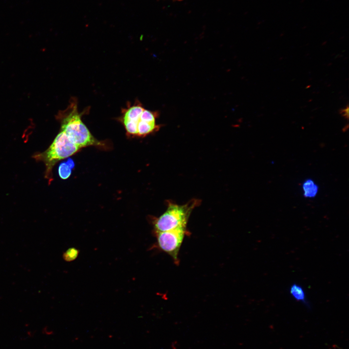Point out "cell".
Segmentation results:
<instances>
[{
  "mask_svg": "<svg viewBox=\"0 0 349 349\" xmlns=\"http://www.w3.org/2000/svg\"><path fill=\"white\" fill-rule=\"evenodd\" d=\"M85 112L79 111L77 99L71 97L68 107L59 116L61 130L80 149L89 146L105 147L104 143L95 138L83 122L81 117Z\"/></svg>",
  "mask_w": 349,
  "mask_h": 349,
  "instance_id": "obj_1",
  "label": "cell"
},
{
  "mask_svg": "<svg viewBox=\"0 0 349 349\" xmlns=\"http://www.w3.org/2000/svg\"><path fill=\"white\" fill-rule=\"evenodd\" d=\"M80 149L64 132L60 130L45 151L36 153L32 157L45 164V177L50 184L53 180L52 169L54 165L60 160L73 155Z\"/></svg>",
  "mask_w": 349,
  "mask_h": 349,
  "instance_id": "obj_2",
  "label": "cell"
},
{
  "mask_svg": "<svg viewBox=\"0 0 349 349\" xmlns=\"http://www.w3.org/2000/svg\"><path fill=\"white\" fill-rule=\"evenodd\" d=\"M193 205L179 206L171 204L166 211L154 222L156 233L186 227Z\"/></svg>",
  "mask_w": 349,
  "mask_h": 349,
  "instance_id": "obj_3",
  "label": "cell"
},
{
  "mask_svg": "<svg viewBox=\"0 0 349 349\" xmlns=\"http://www.w3.org/2000/svg\"><path fill=\"white\" fill-rule=\"evenodd\" d=\"M187 234L186 227L156 233L159 248L170 255L175 262H178V253Z\"/></svg>",
  "mask_w": 349,
  "mask_h": 349,
  "instance_id": "obj_4",
  "label": "cell"
},
{
  "mask_svg": "<svg viewBox=\"0 0 349 349\" xmlns=\"http://www.w3.org/2000/svg\"><path fill=\"white\" fill-rule=\"evenodd\" d=\"M144 109L138 100H136L133 104L128 102L126 107L122 109L119 120L123 125L128 135L137 136V125Z\"/></svg>",
  "mask_w": 349,
  "mask_h": 349,
  "instance_id": "obj_5",
  "label": "cell"
},
{
  "mask_svg": "<svg viewBox=\"0 0 349 349\" xmlns=\"http://www.w3.org/2000/svg\"><path fill=\"white\" fill-rule=\"evenodd\" d=\"M301 187L303 195L306 198H314L318 191V186L311 179H306L302 183Z\"/></svg>",
  "mask_w": 349,
  "mask_h": 349,
  "instance_id": "obj_6",
  "label": "cell"
},
{
  "mask_svg": "<svg viewBox=\"0 0 349 349\" xmlns=\"http://www.w3.org/2000/svg\"><path fill=\"white\" fill-rule=\"evenodd\" d=\"M289 291L291 297L296 301L307 305L305 292L301 285L296 283L293 284L290 286Z\"/></svg>",
  "mask_w": 349,
  "mask_h": 349,
  "instance_id": "obj_7",
  "label": "cell"
},
{
  "mask_svg": "<svg viewBox=\"0 0 349 349\" xmlns=\"http://www.w3.org/2000/svg\"><path fill=\"white\" fill-rule=\"evenodd\" d=\"M74 165L73 160L70 159H68L66 161L61 163L58 167L59 176L63 179H67L71 175Z\"/></svg>",
  "mask_w": 349,
  "mask_h": 349,
  "instance_id": "obj_8",
  "label": "cell"
},
{
  "mask_svg": "<svg viewBox=\"0 0 349 349\" xmlns=\"http://www.w3.org/2000/svg\"><path fill=\"white\" fill-rule=\"evenodd\" d=\"M79 254L78 249L75 248L68 249L63 254V258L67 262H70L76 259Z\"/></svg>",
  "mask_w": 349,
  "mask_h": 349,
  "instance_id": "obj_9",
  "label": "cell"
},
{
  "mask_svg": "<svg viewBox=\"0 0 349 349\" xmlns=\"http://www.w3.org/2000/svg\"></svg>",
  "mask_w": 349,
  "mask_h": 349,
  "instance_id": "obj_10",
  "label": "cell"
}]
</instances>
